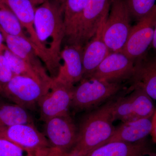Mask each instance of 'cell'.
Returning <instances> with one entry per match:
<instances>
[{
	"instance_id": "1",
	"label": "cell",
	"mask_w": 156,
	"mask_h": 156,
	"mask_svg": "<svg viewBox=\"0 0 156 156\" xmlns=\"http://www.w3.org/2000/svg\"><path fill=\"white\" fill-rule=\"evenodd\" d=\"M64 9L56 0H47L37 7L35 14V28L52 64L53 79L58 75L61 65L62 44L65 38Z\"/></svg>"
},
{
	"instance_id": "2",
	"label": "cell",
	"mask_w": 156,
	"mask_h": 156,
	"mask_svg": "<svg viewBox=\"0 0 156 156\" xmlns=\"http://www.w3.org/2000/svg\"><path fill=\"white\" fill-rule=\"evenodd\" d=\"M111 100L84 117L78 128L74 146L67 156H83L105 144L115 127Z\"/></svg>"
},
{
	"instance_id": "3",
	"label": "cell",
	"mask_w": 156,
	"mask_h": 156,
	"mask_svg": "<svg viewBox=\"0 0 156 156\" xmlns=\"http://www.w3.org/2000/svg\"><path fill=\"white\" fill-rule=\"evenodd\" d=\"M122 88L120 83L89 77L75 87L70 108L76 112L90 109L114 96Z\"/></svg>"
},
{
	"instance_id": "4",
	"label": "cell",
	"mask_w": 156,
	"mask_h": 156,
	"mask_svg": "<svg viewBox=\"0 0 156 156\" xmlns=\"http://www.w3.org/2000/svg\"><path fill=\"white\" fill-rule=\"evenodd\" d=\"M51 84L28 76H14L7 83L0 85V95L26 109H33L49 91Z\"/></svg>"
},
{
	"instance_id": "5",
	"label": "cell",
	"mask_w": 156,
	"mask_h": 156,
	"mask_svg": "<svg viewBox=\"0 0 156 156\" xmlns=\"http://www.w3.org/2000/svg\"><path fill=\"white\" fill-rule=\"evenodd\" d=\"M102 37L110 53L122 52L131 30V17L125 0H110Z\"/></svg>"
},
{
	"instance_id": "6",
	"label": "cell",
	"mask_w": 156,
	"mask_h": 156,
	"mask_svg": "<svg viewBox=\"0 0 156 156\" xmlns=\"http://www.w3.org/2000/svg\"><path fill=\"white\" fill-rule=\"evenodd\" d=\"M0 138L7 140L39 156H60L34 124L0 127Z\"/></svg>"
},
{
	"instance_id": "7",
	"label": "cell",
	"mask_w": 156,
	"mask_h": 156,
	"mask_svg": "<svg viewBox=\"0 0 156 156\" xmlns=\"http://www.w3.org/2000/svg\"><path fill=\"white\" fill-rule=\"evenodd\" d=\"M126 97L115 100L113 105L114 119L122 122L153 117L156 109L152 98L137 88Z\"/></svg>"
},
{
	"instance_id": "8",
	"label": "cell",
	"mask_w": 156,
	"mask_h": 156,
	"mask_svg": "<svg viewBox=\"0 0 156 156\" xmlns=\"http://www.w3.org/2000/svg\"><path fill=\"white\" fill-rule=\"evenodd\" d=\"M44 122V135L51 146L60 156L68 155L75 144L78 130L69 113Z\"/></svg>"
},
{
	"instance_id": "9",
	"label": "cell",
	"mask_w": 156,
	"mask_h": 156,
	"mask_svg": "<svg viewBox=\"0 0 156 156\" xmlns=\"http://www.w3.org/2000/svg\"><path fill=\"white\" fill-rule=\"evenodd\" d=\"M7 5L19 20L23 28L35 50L37 54L45 65L49 75L53 77L52 64L37 35L35 28L36 9L30 0H1Z\"/></svg>"
},
{
	"instance_id": "10",
	"label": "cell",
	"mask_w": 156,
	"mask_h": 156,
	"mask_svg": "<svg viewBox=\"0 0 156 156\" xmlns=\"http://www.w3.org/2000/svg\"><path fill=\"white\" fill-rule=\"evenodd\" d=\"M74 87L53 80L50 89L38 103L40 119L45 122L51 118L69 114Z\"/></svg>"
},
{
	"instance_id": "11",
	"label": "cell",
	"mask_w": 156,
	"mask_h": 156,
	"mask_svg": "<svg viewBox=\"0 0 156 156\" xmlns=\"http://www.w3.org/2000/svg\"><path fill=\"white\" fill-rule=\"evenodd\" d=\"M136 22L131 27L122 51L135 62L147 52L152 43L155 24V7L150 14Z\"/></svg>"
},
{
	"instance_id": "12",
	"label": "cell",
	"mask_w": 156,
	"mask_h": 156,
	"mask_svg": "<svg viewBox=\"0 0 156 156\" xmlns=\"http://www.w3.org/2000/svg\"><path fill=\"white\" fill-rule=\"evenodd\" d=\"M110 0H87L78 35L77 45L83 48L94 36L109 11Z\"/></svg>"
},
{
	"instance_id": "13",
	"label": "cell",
	"mask_w": 156,
	"mask_h": 156,
	"mask_svg": "<svg viewBox=\"0 0 156 156\" xmlns=\"http://www.w3.org/2000/svg\"><path fill=\"white\" fill-rule=\"evenodd\" d=\"M134 63L135 61L122 52H112L89 77L114 83L129 80L134 71Z\"/></svg>"
},
{
	"instance_id": "14",
	"label": "cell",
	"mask_w": 156,
	"mask_h": 156,
	"mask_svg": "<svg viewBox=\"0 0 156 156\" xmlns=\"http://www.w3.org/2000/svg\"><path fill=\"white\" fill-rule=\"evenodd\" d=\"M129 80L131 89H141L156 100V54L151 55L147 52L136 59Z\"/></svg>"
},
{
	"instance_id": "15",
	"label": "cell",
	"mask_w": 156,
	"mask_h": 156,
	"mask_svg": "<svg viewBox=\"0 0 156 156\" xmlns=\"http://www.w3.org/2000/svg\"><path fill=\"white\" fill-rule=\"evenodd\" d=\"M83 48L74 45L66 44L62 50L60 65L58 75L53 80L74 86L83 78Z\"/></svg>"
},
{
	"instance_id": "16",
	"label": "cell",
	"mask_w": 156,
	"mask_h": 156,
	"mask_svg": "<svg viewBox=\"0 0 156 156\" xmlns=\"http://www.w3.org/2000/svg\"><path fill=\"white\" fill-rule=\"evenodd\" d=\"M106 19L102 23L94 36L83 48V79H87L92 75L98 66L110 53L102 37L104 25Z\"/></svg>"
},
{
	"instance_id": "17",
	"label": "cell",
	"mask_w": 156,
	"mask_h": 156,
	"mask_svg": "<svg viewBox=\"0 0 156 156\" xmlns=\"http://www.w3.org/2000/svg\"><path fill=\"white\" fill-rule=\"evenodd\" d=\"M152 117L122 122L115 128L105 144L112 142L134 143L146 139L151 131Z\"/></svg>"
},
{
	"instance_id": "18",
	"label": "cell",
	"mask_w": 156,
	"mask_h": 156,
	"mask_svg": "<svg viewBox=\"0 0 156 156\" xmlns=\"http://www.w3.org/2000/svg\"><path fill=\"white\" fill-rule=\"evenodd\" d=\"M151 152L146 139L134 143H107L83 156H145Z\"/></svg>"
},
{
	"instance_id": "19",
	"label": "cell",
	"mask_w": 156,
	"mask_h": 156,
	"mask_svg": "<svg viewBox=\"0 0 156 156\" xmlns=\"http://www.w3.org/2000/svg\"><path fill=\"white\" fill-rule=\"evenodd\" d=\"M87 0H66L63 17L67 44L77 46L80 26Z\"/></svg>"
},
{
	"instance_id": "20",
	"label": "cell",
	"mask_w": 156,
	"mask_h": 156,
	"mask_svg": "<svg viewBox=\"0 0 156 156\" xmlns=\"http://www.w3.org/2000/svg\"><path fill=\"white\" fill-rule=\"evenodd\" d=\"M0 30L4 36L6 46L12 53L40 71L48 73L29 40L22 37L8 34Z\"/></svg>"
},
{
	"instance_id": "21",
	"label": "cell",
	"mask_w": 156,
	"mask_h": 156,
	"mask_svg": "<svg viewBox=\"0 0 156 156\" xmlns=\"http://www.w3.org/2000/svg\"><path fill=\"white\" fill-rule=\"evenodd\" d=\"M14 76H23L33 78L42 83L51 84L53 79L48 73L42 72L11 52L5 46L2 51Z\"/></svg>"
},
{
	"instance_id": "22",
	"label": "cell",
	"mask_w": 156,
	"mask_h": 156,
	"mask_svg": "<svg viewBox=\"0 0 156 156\" xmlns=\"http://www.w3.org/2000/svg\"><path fill=\"white\" fill-rule=\"evenodd\" d=\"M26 124H34L26 109L14 104L6 103L0 107V127Z\"/></svg>"
},
{
	"instance_id": "23",
	"label": "cell",
	"mask_w": 156,
	"mask_h": 156,
	"mask_svg": "<svg viewBox=\"0 0 156 156\" xmlns=\"http://www.w3.org/2000/svg\"><path fill=\"white\" fill-rule=\"evenodd\" d=\"M0 29L8 34L22 37L29 41L17 16L9 6L1 1Z\"/></svg>"
},
{
	"instance_id": "24",
	"label": "cell",
	"mask_w": 156,
	"mask_h": 156,
	"mask_svg": "<svg viewBox=\"0 0 156 156\" xmlns=\"http://www.w3.org/2000/svg\"><path fill=\"white\" fill-rule=\"evenodd\" d=\"M131 19L136 22L150 14L154 8L156 0H125Z\"/></svg>"
},
{
	"instance_id": "25",
	"label": "cell",
	"mask_w": 156,
	"mask_h": 156,
	"mask_svg": "<svg viewBox=\"0 0 156 156\" xmlns=\"http://www.w3.org/2000/svg\"><path fill=\"white\" fill-rule=\"evenodd\" d=\"M38 155L7 140L0 138V156Z\"/></svg>"
},
{
	"instance_id": "26",
	"label": "cell",
	"mask_w": 156,
	"mask_h": 156,
	"mask_svg": "<svg viewBox=\"0 0 156 156\" xmlns=\"http://www.w3.org/2000/svg\"><path fill=\"white\" fill-rule=\"evenodd\" d=\"M14 76L6 58L0 52V85L7 83Z\"/></svg>"
},
{
	"instance_id": "27",
	"label": "cell",
	"mask_w": 156,
	"mask_h": 156,
	"mask_svg": "<svg viewBox=\"0 0 156 156\" xmlns=\"http://www.w3.org/2000/svg\"><path fill=\"white\" fill-rule=\"evenodd\" d=\"M152 124V126L150 134L153 140L156 144V110L153 116Z\"/></svg>"
},
{
	"instance_id": "28",
	"label": "cell",
	"mask_w": 156,
	"mask_h": 156,
	"mask_svg": "<svg viewBox=\"0 0 156 156\" xmlns=\"http://www.w3.org/2000/svg\"><path fill=\"white\" fill-rule=\"evenodd\" d=\"M155 24L154 30L153 40L151 46L153 49L154 53L156 54V5L155 7Z\"/></svg>"
},
{
	"instance_id": "29",
	"label": "cell",
	"mask_w": 156,
	"mask_h": 156,
	"mask_svg": "<svg viewBox=\"0 0 156 156\" xmlns=\"http://www.w3.org/2000/svg\"><path fill=\"white\" fill-rule=\"evenodd\" d=\"M5 41L4 36L2 31L0 30V52L2 50L5 45L4 44V42Z\"/></svg>"
},
{
	"instance_id": "30",
	"label": "cell",
	"mask_w": 156,
	"mask_h": 156,
	"mask_svg": "<svg viewBox=\"0 0 156 156\" xmlns=\"http://www.w3.org/2000/svg\"><path fill=\"white\" fill-rule=\"evenodd\" d=\"M30 1L35 7H37L38 6L43 4L47 0H30Z\"/></svg>"
},
{
	"instance_id": "31",
	"label": "cell",
	"mask_w": 156,
	"mask_h": 156,
	"mask_svg": "<svg viewBox=\"0 0 156 156\" xmlns=\"http://www.w3.org/2000/svg\"><path fill=\"white\" fill-rule=\"evenodd\" d=\"M57 2L59 4H60L61 5L64 6H65V4L66 2V0H56Z\"/></svg>"
},
{
	"instance_id": "32",
	"label": "cell",
	"mask_w": 156,
	"mask_h": 156,
	"mask_svg": "<svg viewBox=\"0 0 156 156\" xmlns=\"http://www.w3.org/2000/svg\"><path fill=\"white\" fill-rule=\"evenodd\" d=\"M6 103L3 100L2 97L0 95V107L4 105Z\"/></svg>"
},
{
	"instance_id": "33",
	"label": "cell",
	"mask_w": 156,
	"mask_h": 156,
	"mask_svg": "<svg viewBox=\"0 0 156 156\" xmlns=\"http://www.w3.org/2000/svg\"><path fill=\"white\" fill-rule=\"evenodd\" d=\"M149 156H156V153H155L151 152L150 154H149Z\"/></svg>"
},
{
	"instance_id": "34",
	"label": "cell",
	"mask_w": 156,
	"mask_h": 156,
	"mask_svg": "<svg viewBox=\"0 0 156 156\" xmlns=\"http://www.w3.org/2000/svg\"><path fill=\"white\" fill-rule=\"evenodd\" d=\"M35 156V155H29V156Z\"/></svg>"
}]
</instances>
